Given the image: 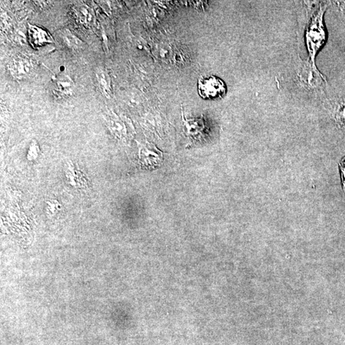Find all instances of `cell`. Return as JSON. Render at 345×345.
<instances>
[{
	"label": "cell",
	"instance_id": "cell-1",
	"mask_svg": "<svg viewBox=\"0 0 345 345\" xmlns=\"http://www.w3.org/2000/svg\"><path fill=\"white\" fill-rule=\"evenodd\" d=\"M326 6H320L318 12L313 15L311 19L310 25L306 32V43L308 49L311 60L313 61L316 54L324 45L326 35L323 24V17Z\"/></svg>",
	"mask_w": 345,
	"mask_h": 345
},
{
	"label": "cell",
	"instance_id": "cell-2",
	"mask_svg": "<svg viewBox=\"0 0 345 345\" xmlns=\"http://www.w3.org/2000/svg\"><path fill=\"white\" fill-rule=\"evenodd\" d=\"M298 77L302 87L310 91L322 89L325 84L324 76L311 60L302 63L298 70Z\"/></svg>",
	"mask_w": 345,
	"mask_h": 345
},
{
	"label": "cell",
	"instance_id": "cell-3",
	"mask_svg": "<svg viewBox=\"0 0 345 345\" xmlns=\"http://www.w3.org/2000/svg\"><path fill=\"white\" fill-rule=\"evenodd\" d=\"M197 91L204 99L215 100L225 96L226 86L221 79L211 76L199 79Z\"/></svg>",
	"mask_w": 345,
	"mask_h": 345
},
{
	"label": "cell",
	"instance_id": "cell-4",
	"mask_svg": "<svg viewBox=\"0 0 345 345\" xmlns=\"http://www.w3.org/2000/svg\"><path fill=\"white\" fill-rule=\"evenodd\" d=\"M37 61L34 57L26 54H17L10 61L8 65L11 75L15 79L23 80L34 72Z\"/></svg>",
	"mask_w": 345,
	"mask_h": 345
},
{
	"label": "cell",
	"instance_id": "cell-5",
	"mask_svg": "<svg viewBox=\"0 0 345 345\" xmlns=\"http://www.w3.org/2000/svg\"><path fill=\"white\" fill-rule=\"evenodd\" d=\"M140 158L142 165L148 168H155L161 165L162 153L152 144L143 145L140 149Z\"/></svg>",
	"mask_w": 345,
	"mask_h": 345
},
{
	"label": "cell",
	"instance_id": "cell-6",
	"mask_svg": "<svg viewBox=\"0 0 345 345\" xmlns=\"http://www.w3.org/2000/svg\"><path fill=\"white\" fill-rule=\"evenodd\" d=\"M28 33L30 43L35 48L43 47L53 42L49 33L38 26L30 25Z\"/></svg>",
	"mask_w": 345,
	"mask_h": 345
},
{
	"label": "cell",
	"instance_id": "cell-7",
	"mask_svg": "<svg viewBox=\"0 0 345 345\" xmlns=\"http://www.w3.org/2000/svg\"><path fill=\"white\" fill-rule=\"evenodd\" d=\"M54 79V90L57 95L62 97L71 95L74 83L69 76L61 75Z\"/></svg>",
	"mask_w": 345,
	"mask_h": 345
},
{
	"label": "cell",
	"instance_id": "cell-8",
	"mask_svg": "<svg viewBox=\"0 0 345 345\" xmlns=\"http://www.w3.org/2000/svg\"><path fill=\"white\" fill-rule=\"evenodd\" d=\"M97 82L101 93L104 94L105 97H109L111 94V81L110 78L105 70L102 69H98L96 72Z\"/></svg>",
	"mask_w": 345,
	"mask_h": 345
},
{
	"label": "cell",
	"instance_id": "cell-9",
	"mask_svg": "<svg viewBox=\"0 0 345 345\" xmlns=\"http://www.w3.org/2000/svg\"><path fill=\"white\" fill-rule=\"evenodd\" d=\"M76 14L81 23L87 26H92L95 24L96 16L93 10L86 5L77 6Z\"/></svg>",
	"mask_w": 345,
	"mask_h": 345
},
{
	"label": "cell",
	"instance_id": "cell-10",
	"mask_svg": "<svg viewBox=\"0 0 345 345\" xmlns=\"http://www.w3.org/2000/svg\"><path fill=\"white\" fill-rule=\"evenodd\" d=\"M60 37L63 44L70 49L79 50L84 46V43L69 30L61 31Z\"/></svg>",
	"mask_w": 345,
	"mask_h": 345
},
{
	"label": "cell",
	"instance_id": "cell-11",
	"mask_svg": "<svg viewBox=\"0 0 345 345\" xmlns=\"http://www.w3.org/2000/svg\"><path fill=\"white\" fill-rule=\"evenodd\" d=\"M333 116L338 127L345 129V99L340 100L336 103Z\"/></svg>",
	"mask_w": 345,
	"mask_h": 345
},
{
	"label": "cell",
	"instance_id": "cell-12",
	"mask_svg": "<svg viewBox=\"0 0 345 345\" xmlns=\"http://www.w3.org/2000/svg\"><path fill=\"white\" fill-rule=\"evenodd\" d=\"M107 124H108L109 129L113 132L118 137H122V135L124 133V125L122 122L115 116V115L109 116L108 118H107Z\"/></svg>",
	"mask_w": 345,
	"mask_h": 345
},
{
	"label": "cell",
	"instance_id": "cell-13",
	"mask_svg": "<svg viewBox=\"0 0 345 345\" xmlns=\"http://www.w3.org/2000/svg\"><path fill=\"white\" fill-rule=\"evenodd\" d=\"M339 168L341 178H342L343 188H344V190L345 191V157L341 160L339 163Z\"/></svg>",
	"mask_w": 345,
	"mask_h": 345
}]
</instances>
